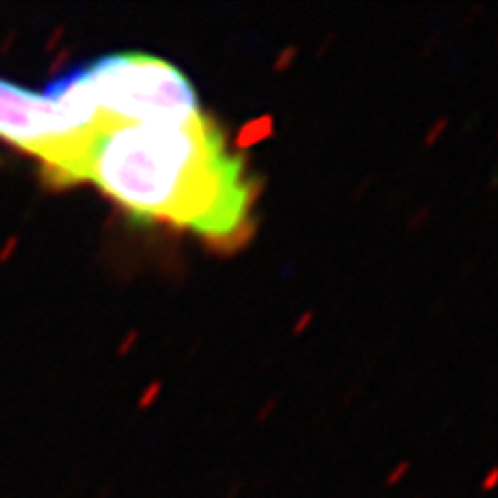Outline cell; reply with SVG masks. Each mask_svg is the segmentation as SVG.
Listing matches in <instances>:
<instances>
[{"mask_svg":"<svg viewBox=\"0 0 498 498\" xmlns=\"http://www.w3.org/2000/svg\"><path fill=\"white\" fill-rule=\"evenodd\" d=\"M99 118L129 125H182L201 116L197 90L171 62L114 53L72 70Z\"/></svg>","mask_w":498,"mask_h":498,"instance_id":"cell-3","label":"cell"},{"mask_svg":"<svg viewBox=\"0 0 498 498\" xmlns=\"http://www.w3.org/2000/svg\"><path fill=\"white\" fill-rule=\"evenodd\" d=\"M101 120L74 72L44 92L0 79V138L40 160L53 182L70 184L74 162Z\"/></svg>","mask_w":498,"mask_h":498,"instance_id":"cell-2","label":"cell"},{"mask_svg":"<svg viewBox=\"0 0 498 498\" xmlns=\"http://www.w3.org/2000/svg\"><path fill=\"white\" fill-rule=\"evenodd\" d=\"M72 182H92L134 219L162 221L212 243H238L254 187L206 116L182 125L101 120L74 162Z\"/></svg>","mask_w":498,"mask_h":498,"instance_id":"cell-1","label":"cell"}]
</instances>
